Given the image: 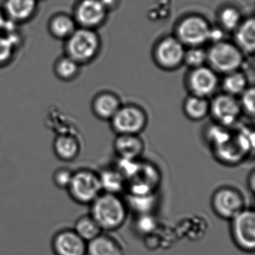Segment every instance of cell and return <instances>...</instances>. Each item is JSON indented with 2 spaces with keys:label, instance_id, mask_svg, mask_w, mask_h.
<instances>
[{
  "label": "cell",
  "instance_id": "obj_1",
  "mask_svg": "<svg viewBox=\"0 0 255 255\" xmlns=\"http://www.w3.org/2000/svg\"><path fill=\"white\" fill-rule=\"evenodd\" d=\"M89 207V214L104 232L120 229L126 222L129 210L126 201L120 195L104 192Z\"/></svg>",
  "mask_w": 255,
  "mask_h": 255
},
{
  "label": "cell",
  "instance_id": "obj_2",
  "mask_svg": "<svg viewBox=\"0 0 255 255\" xmlns=\"http://www.w3.org/2000/svg\"><path fill=\"white\" fill-rule=\"evenodd\" d=\"M101 38L97 30L77 27L65 41V54L80 65L93 62L101 50Z\"/></svg>",
  "mask_w": 255,
  "mask_h": 255
},
{
  "label": "cell",
  "instance_id": "obj_3",
  "mask_svg": "<svg viewBox=\"0 0 255 255\" xmlns=\"http://www.w3.org/2000/svg\"><path fill=\"white\" fill-rule=\"evenodd\" d=\"M66 191L76 204L90 205L103 192L98 171L86 167L74 170Z\"/></svg>",
  "mask_w": 255,
  "mask_h": 255
},
{
  "label": "cell",
  "instance_id": "obj_4",
  "mask_svg": "<svg viewBox=\"0 0 255 255\" xmlns=\"http://www.w3.org/2000/svg\"><path fill=\"white\" fill-rule=\"evenodd\" d=\"M207 65L217 74H229L241 70L246 56L234 42L222 41L213 43L207 50Z\"/></svg>",
  "mask_w": 255,
  "mask_h": 255
},
{
  "label": "cell",
  "instance_id": "obj_5",
  "mask_svg": "<svg viewBox=\"0 0 255 255\" xmlns=\"http://www.w3.org/2000/svg\"><path fill=\"white\" fill-rule=\"evenodd\" d=\"M211 27L204 16L189 14L177 22L174 35L186 47H203L209 41Z\"/></svg>",
  "mask_w": 255,
  "mask_h": 255
},
{
  "label": "cell",
  "instance_id": "obj_6",
  "mask_svg": "<svg viewBox=\"0 0 255 255\" xmlns=\"http://www.w3.org/2000/svg\"><path fill=\"white\" fill-rule=\"evenodd\" d=\"M213 213L224 220L233 218L246 208V198L235 186L223 185L216 189L210 200Z\"/></svg>",
  "mask_w": 255,
  "mask_h": 255
},
{
  "label": "cell",
  "instance_id": "obj_7",
  "mask_svg": "<svg viewBox=\"0 0 255 255\" xmlns=\"http://www.w3.org/2000/svg\"><path fill=\"white\" fill-rule=\"evenodd\" d=\"M185 50L186 47L174 35H167L155 43L152 58L161 70L176 71L183 65Z\"/></svg>",
  "mask_w": 255,
  "mask_h": 255
},
{
  "label": "cell",
  "instance_id": "obj_8",
  "mask_svg": "<svg viewBox=\"0 0 255 255\" xmlns=\"http://www.w3.org/2000/svg\"><path fill=\"white\" fill-rule=\"evenodd\" d=\"M110 123L116 135H140L148 125V116L147 112L137 104H123Z\"/></svg>",
  "mask_w": 255,
  "mask_h": 255
},
{
  "label": "cell",
  "instance_id": "obj_9",
  "mask_svg": "<svg viewBox=\"0 0 255 255\" xmlns=\"http://www.w3.org/2000/svg\"><path fill=\"white\" fill-rule=\"evenodd\" d=\"M231 240L238 249L246 253L255 250V211L253 207H246L230 220Z\"/></svg>",
  "mask_w": 255,
  "mask_h": 255
},
{
  "label": "cell",
  "instance_id": "obj_10",
  "mask_svg": "<svg viewBox=\"0 0 255 255\" xmlns=\"http://www.w3.org/2000/svg\"><path fill=\"white\" fill-rule=\"evenodd\" d=\"M219 74L207 66L188 70L185 77V86L189 95L210 98L219 87Z\"/></svg>",
  "mask_w": 255,
  "mask_h": 255
},
{
  "label": "cell",
  "instance_id": "obj_11",
  "mask_svg": "<svg viewBox=\"0 0 255 255\" xmlns=\"http://www.w3.org/2000/svg\"><path fill=\"white\" fill-rule=\"evenodd\" d=\"M210 101V116L215 124L229 128L241 117L240 101L236 97L222 93L215 95Z\"/></svg>",
  "mask_w": 255,
  "mask_h": 255
},
{
  "label": "cell",
  "instance_id": "obj_12",
  "mask_svg": "<svg viewBox=\"0 0 255 255\" xmlns=\"http://www.w3.org/2000/svg\"><path fill=\"white\" fill-rule=\"evenodd\" d=\"M109 13L100 0H79L72 16L78 27L97 30L105 24Z\"/></svg>",
  "mask_w": 255,
  "mask_h": 255
},
{
  "label": "cell",
  "instance_id": "obj_13",
  "mask_svg": "<svg viewBox=\"0 0 255 255\" xmlns=\"http://www.w3.org/2000/svg\"><path fill=\"white\" fill-rule=\"evenodd\" d=\"M50 247L54 255H86L87 242L73 228H62L53 234Z\"/></svg>",
  "mask_w": 255,
  "mask_h": 255
},
{
  "label": "cell",
  "instance_id": "obj_14",
  "mask_svg": "<svg viewBox=\"0 0 255 255\" xmlns=\"http://www.w3.org/2000/svg\"><path fill=\"white\" fill-rule=\"evenodd\" d=\"M114 150L120 159L137 160L141 159L145 150V144L140 135H116L113 143Z\"/></svg>",
  "mask_w": 255,
  "mask_h": 255
},
{
  "label": "cell",
  "instance_id": "obj_15",
  "mask_svg": "<svg viewBox=\"0 0 255 255\" xmlns=\"http://www.w3.org/2000/svg\"><path fill=\"white\" fill-rule=\"evenodd\" d=\"M38 3L37 0H5L2 9L7 19L18 25L33 18Z\"/></svg>",
  "mask_w": 255,
  "mask_h": 255
},
{
  "label": "cell",
  "instance_id": "obj_16",
  "mask_svg": "<svg viewBox=\"0 0 255 255\" xmlns=\"http://www.w3.org/2000/svg\"><path fill=\"white\" fill-rule=\"evenodd\" d=\"M123 105L119 95L110 91L99 92L94 97L92 110L95 117L110 122Z\"/></svg>",
  "mask_w": 255,
  "mask_h": 255
},
{
  "label": "cell",
  "instance_id": "obj_17",
  "mask_svg": "<svg viewBox=\"0 0 255 255\" xmlns=\"http://www.w3.org/2000/svg\"><path fill=\"white\" fill-rule=\"evenodd\" d=\"M53 150L55 156L62 162H74L80 156L81 143L74 134L63 132L56 135L53 143Z\"/></svg>",
  "mask_w": 255,
  "mask_h": 255
},
{
  "label": "cell",
  "instance_id": "obj_18",
  "mask_svg": "<svg viewBox=\"0 0 255 255\" xmlns=\"http://www.w3.org/2000/svg\"><path fill=\"white\" fill-rule=\"evenodd\" d=\"M233 42L246 56H254L255 50V20L253 16L243 19L233 32Z\"/></svg>",
  "mask_w": 255,
  "mask_h": 255
},
{
  "label": "cell",
  "instance_id": "obj_19",
  "mask_svg": "<svg viewBox=\"0 0 255 255\" xmlns=\"http://www.w3.org/2000/svg\"><path fill=\"white\" fill-rule=\"evenodd\" d=\"M86 255H125V252L117 239L103 232L88 242Z\"/></svg>",
  "mask_w": 255,
  "mask_h": 255
},
{
  "label": "cell",
  "instance_id": "obj_20",
  "mask_svg": "<svg viewBox=\"0 0 255 255\" xmlns=\"http://www.w3.org/2000/svg\"><path fill=\"white\" fill-rule=\"evenodd\" d=\"M77 23L72 14L57 13L50 17L47 29L53 38L60 41H66L77 29Z\"/></svg>",
  "mask_w": 255,
  "mask_h": 255
},
{
  "label": "cell",
  "instance_id": "obj_21",
  "mask_svg": "<svg viewBox=\"0 0 255 255\" xmlns=\"http://www.w3.org/2000/svg\"><path fill=\"white\" fill-rule=\"evenodd\" d=\"M210 101L209 98L189 95L185 98L183 111L185 116L192 122H200L210 116Z\"/></svg>",
  "mask_w": 255,
  "mask_h": 255
},
{
  "label": "cell",
  "instance_id": "obj_22",
  "mask_svg": "<svg viewBox=\"0 0 255 255\" xmlns=\"http://www.w3.org/2000/svg\"><path fill=\"white\" fill-rule=\"evenodd\" d=\"M98 172L103 192L120 195L121 192L126 190V179L117 167L103 168Z\"/></svg>",
  "mask_w": 255,
  "mask_h": 255
},
{
  "label": "cell",
  "instance_id": "obj_23",
  "mask_svg": "<svg viewBox=\"0 0 255 255\" xmlns=\"http://www.w3.org/2000/svg\"><path fill=\"white\" fill-rule=\"evenodd\" d=\"M220 84L224 93L237 98L249 87V80L242 70H238L224 75Z\"/></svg>",
  "mask_w": 255,
  "mask_h": 255
},
{
  "label": "cell",
  "instance_id": "obj_24",
  "mask_svg": "<svg viewBox=\"0 0 255 255\" xmlns=\"http://www.w3.org/2000/svg\"><path fill=\"white\" fill-rule=\"evenodd\" d=\"M21 38L17 30L10 33H0V68L8 65L14 59Z\"/></svg>",
  "mask_w": 255,
  "mask_h": 255
},
{
  "label": "cell",
  "instance_id": "obj_25",
  "mask_svg": "<svg viewBox=\"0 0 255 255\" xmlns=\"http://www.w3.org/2000/svg\"><path fill=\"white\" fill-rule=\"evenodd\" d=\"M243 19L241 11L234 5H224L218 11V26L225 32L233 33Z\"/></svg>",
  "mask_w": 255,
  "mask_h": 255
},
{
  "label": "cell",
  "instance_id": "obj_26",
  "mask_svg": "<svg viewBox=\"0 0 255 255\" xmlns=\"http://www.w3.org/2000/svg\"><path fill=\"white\" fill-rule=\"evenodd\" d=\"M81 65L67 55L59 56L53 65L55 75L63 82H71L75 80L80 74Z\"/></svg>",
  "mask_w": 255,
  "mask_h": 255
},
{
  "label": "cell",
  "instance_id": "obj_27",
  "mask_svg": "<svg viewBox=\"0 0 255 255\" xmlns=\"http://www.w3.org/2000/svg\"><path fill=\"white\" fill-rule=\"evenodd\" d=\"M73 229L87 243L104 232L89 213L82 215L77 218Z\"/></svg>",
  "mask_w": 255,
  "mask_h": 255
},
{
  "label": "cell",
  "instance_id": "obj_28",
  "mask_svg": "<svg viewBox=\"0 0 255 255\" xmlns=\"http://www.w3.org/2000/svg\"><path fill=\"white\" fill-rule=\"evenodd\" d=\"M207 50L203 47H186L183 65L188 69L200 68L207 65Z\"/></svg>",
  "mask_w": 255,
  "mask_h": 255
},
{
  "label": "cell",
  "instance_id": "obj_29",
  "mask_svg": "<svg viewBox=\"0 0 255 255\" xmlns=\"http://www.w3.org/2000/svg\"><path fill=\"white\" fill-rule=\"evenodd\" d=\"M255 91L253 86H249L240 96V107L243 115L249 119H254L255 113Z\"/></svg>",
  "mask_w": 255,
  "mask_h": 255
},
{
  "label": "cell",
  "instance_id": "obj_30",
  "mask_svg": "<svg viewBox=\"0 0 255 255\" xmlns=\"http://www.w3.org/2000/svg\"><path fill=\"white\" fill-rule=\"evenodd\" d=\"M73 173L74 170L69 167L61 166L56 168L52 174L53 185L57 189L66 191L72 179Z\"/></svg>",
  "mask_w": 255,
  "mask_h": 255
},
{
  "label": "cell",
  "instance_id": "obj_31",
  "mask_svg": "<svg viewBox=\"0 0 255 255\" xmlns=\"http://www.w3.org/2000/svg\"><path fill=\"white\" fill-rule=\"evenodd\" d=\"M137 225H138V229L140 231L147 233L153 229L155 222L154 220H153V219L149 216V214H143L140 215V219L138 221Z\"/></svg>",
  "mask_w": 255,
  "mask_h": 255
},
{
  "label": "cell",
  "instance_id": "obj_32",
  "mask_svg": "<svg viewBox=\"0 0 255 255\" xmlns=\"http://www.w3.org/2000/svg\"><path fill=\"white\" fill-rule=\"evenodd\" d=\"M100 1L109 12L117 9L121 2V0H100Z\"/></svg>",
  "mask_w": 255,
  "mask_h": 255
},
{
  "label": "cell",
  "instance_id": "obj_33",
  "mask_svg": "<svg viewBox=\"0 0 255 255\" xmlns=\"http://www.w3.org/2000/svg\"><path fill=\"white\" fill-rule=\"evenodd\" d=\"M248 190L250 191L251 193L254 195L255 189V171L254 170L249 173L247 180Z\"/></svg>",
  "mask_w": 255,
  "mask_h": 255
},
{
  "label": "cell",
  "instance_id": "obj_34",
  "mask_svg": "<svg viewBox=\"0 0 255 255\" xmlns=\"http://www.w3.org/2000/svg\"><path fill=\"white\" fill-rule=\"evenodd\" d=\"M7 18L2 8H0V33H2L6 23Z\"/></svg>",
  "mask_w": 255,
  "mask_h": 255
},
{
  "label": "cell",
  "instance_id": "obj_35",
  "mask_svg": "<svg viewBox=\"0 0 255 255\" xmlns=\"http://www.w3.org/2000/svg\"><path fill=\"white\" fill-rule=\"evenodd\" d=\"M37 1H38V2H40V1H44V0H37Z\"/></svg>",
  "mask_w": 255,
  "mask_h": 255
}]
</instances>
